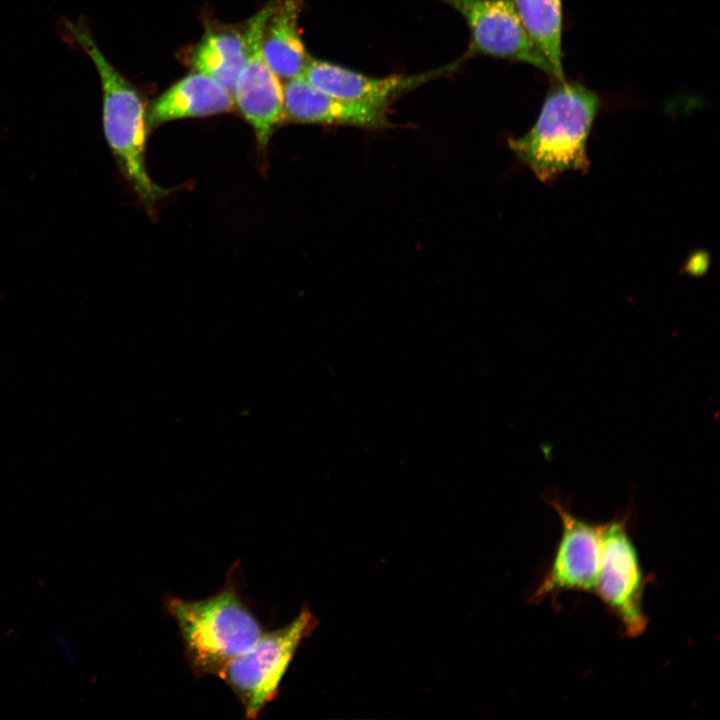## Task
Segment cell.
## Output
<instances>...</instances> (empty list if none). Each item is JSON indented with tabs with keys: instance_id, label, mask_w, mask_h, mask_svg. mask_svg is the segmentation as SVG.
Wrapping results in <instances>:
<instances>
[{
	"instance_id": "obj_1",
	"label": "cell",
	"mask_w": 720,
	"mask_h": 720,
	"mask_svg": "<svg viewBox=\"0 0 720 720\" xmlns=\"http://www.w3.org/2000/svg\"><path fill=\"white\" fill-rule=\"evenodd\" d=\"M61 33L67 43L91 59L101 85L106 142L125 180L152 211L168 190L153 182L146 168L147 110L140 93L102 53L84 20L64 19Z\"/></svg>"
},
{
	"instance_id": "obj_2",
	"label": "cell",
	"mask_w": 720,
	"mask_h": 720,
	"mask_svg": "<svg viewBox=\"0 0 720 720\" xmlns=\"http://www.w3.org/2000/svg\"><path fill=\"white\" fill-rule=\"evenodd\" d=\"M166 608L178 626L185 658L196 677L219 676L264 632L232 575L212 596L200 600L169 597Z\"/></svg>"
},
{
	"instance_id": "obj_3",
	"label": "cell",
	"mask_w": 720,
	"mask_h": 720,
	"mask_svg": "<svg viewBox=\"0 0 720 720\" xmlns=\"http://www.w3.org/2000/svg\"><path fill=\"white\" fill-rule=\"evenodd\" d=\"M599 105L598 96L585 86L558 80L534 126L510 139L509 146L543 182L565 171H586L587 138Z\"/></svg>"
},
{
	"instance_id": "obj_4",
	"label": "cell",
	"mask_w": 720,
	"mask_h": 720,
	"mask_svg": "<svg viewBox=\"0 0 720 720\" xmlns=\"http://www.w3.org/2000/svg\"><path fill=\"white\" fill-rule=\"evenodd\" d=\"M317 624L318 620L305 606L288 624L264 631L221 671L218 677L239 699L247 719L257 718L278 695L281 680L298 647Z\"/></svg>"
},
{
	"instance_id": "obj_5",
	"label": "cell",
	"mask_w": 720,
	"mask_h": 720,
	"mask_svg": "<svg viewBox=\"0 0 720 720\" xmlns=\"http://www.w3.org/2000/svg\"><path fill=\"white\" fill-rule=\"evenodd\" d=\"M602 561L595 592L630 637L642 634L648 618L643 609L646 579L627 518L601 524Z\"/></svg>"
},
{
	"instance_id": "obj_6",
	"label": "cell",
	"mask_w": 720,
	"mask_h": 720,
	"mask_svg": "<svg viewBox=\"0 0 720 720\" xmlns=\"http://www.w3.org/2000/svg\"><path fill=\"white\" fill-rule=\"evenodd\" d=\"M561 522L550 566L531 596L539 603L567 591L595 592L602 561L601 524L575 515L556 495L546 498Z\"/></svg>"
},
{
	"instance_id": "obj_7",
	"label": "cell",
	"mask_w": 720,
	"mask_h": 720,
	"mask_svg": "<svg viewBox=\"0 0 720 720\" xmlns=\"http://www.w3.org/2000/svg\"><path fill=\"white\" fill-rule=\"evenodd\" d=\"M272 5L270 0L248 21L244 31L245 60L232 94L234 104L263 148L284 119L283 85L261 51V35Z\"/></svg>"
},
{
	"instance_id": "obj_8",
	"label": "cell",
	"mask_w": 720,
	"mask_h": 720,
	"mask_svg": "<svg viewBox=\"0 0 720 720\" xmlns=\"http://www.w3.org/2000/svg\"><path fill=\"white\" fill-rule=\"evenodd\" d=\"M455 9L470 31L469 52L533 65L554 77V71L529 37L513 0H437Z\"/></svg>"
},
{
	"instance_id": "obj_9",
	"label": "cell",
	"mask_w": 720,
	"mask_h": 720,
	"mask_svg": "<svg viewBox=\"0 0 720 720\" xmlns=\"http://www.w3.org/2000/svg\"><path fill=\"white\" fill-rule=\"evenodd\" d=\"M284 118L302 123L380 128L387 124L384 105L349 101L327 94L304 77L283 84Z\"/></svg>"
},
{
	"instance_id": "obj_10",
	"label": "cell",
	"mask_w": 720,
	"mask_h": 720,
	"mask_svg": "<svg viewBox=\"0 0 720 720\" xmlns=\"http://www.w3.org/2000/svg\"><path fill=\"white\" fill-rule=\"evenodd\" d=\"M317 89L334 97L387 106L402 91L424 81L426 75L371 77L335 63L309 57L301 75Z\"/></svg>"
},
{
	"instance_id": "obj_11",
	"label": "cell",
	"mask_w": 720,
	"mask_h": 720,
	"mask_svg": "<svg viewBox=\"0 0 720 720\" xmlns=\"http://www.w3.org/2000/svg\"><path fill=\"white\" fill-rule=\"evenodd\" d=\"M231 93L210 76L194 72L159 95L147 109L148 128L190 117H202L230 111Z\"/></svg>"
},
{
	"instance_id": "obj_12",
	"label": "cell",
	"mask_w": 720,
	"mask_h": 720,
	"mask_svg": "<svg viewBox=\"0 0 720 720\" xmlns=\"http://www.w3.org/2000/svg\"><path fill=\"white\" fill-rule=\"evenodd\" d=\"M300 0H273L261 35L263 57L280 80L301 76L308 62L298 19Z\"/></svg>"
},
{
	"instance_id": "obj_13",
	"label": "cell",
	"mask_w": 720,
	"mask_h": 720,
	"mask_svg": "<svg viewBox=\"0 0 720 720\" xmlns=\"http://www.w3.org/2000/svg\"><path fill=\"white\" fill-rule=\"evenodd\" d=\"M245 60L244 33L209 30L192 54V65L221 84L231 95Z\"/></svg>"
},
{
	"instance_id": "obj_14",
	"label": "cell",
	"mask_w": 720,
	"mask_h": 720,
	"mask_svg": "<svg viewBox=\"0 0 720 720\" xmlns=\"http://www.w3.org/2000/svg\"><path fill=\"white\" fill-rule=\"evenodd\" d=\"M529 37L551 64L554 77L564 80L562 67L561 0H513Z\"/></svg>"
},
{
	"instance_id": "obj_15",
	"label": "cell",
	"mask_w": 720,
	"mask_h": 720,
	"mask_svg": "<svg viewBox=\"0 0 720 720\" xmlns=\"http://www.w3.org/2000/svg\"><path fill=\"white\" fill-rule=\"evenodd\" d=\"M704 264H706V263H705L703 257L697 256L694 262H692V261L690 262L689 270H690L691 272H699V271H702V270H703V267H704Z\"/></svg>"
}]
</instances>
